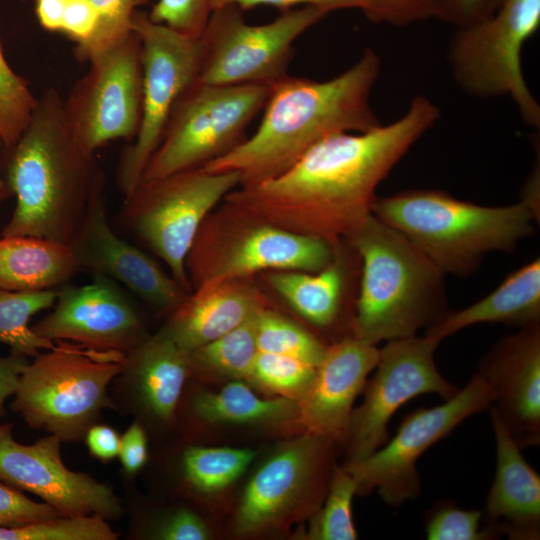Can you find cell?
I'll return each instance as SVG.
<instances>
[{
	"mask_svg": "<svg viewBox=\"0 0 540 540\" xmlns=\"http://www.w3.org/2000/svg\"><path fill=\"white\" fill-rule=\"evenodd\" d=\"M379 357L376 345L353 335L328 344L310 386L298 400L304 432L345 445L353 404Z\"/></svg>",
	"mask_w": 540,
	"mask_h": 540,
	"instance_id": "21",
	"label": "cell"
},
{
	"mask_svg": "<svg viewBox=\"0 0 540 540\" xmlns=\"http://www.w3.org/2000/svg\"><path fill=\"white\" fill-rule=\"evenodd\" d=\"M496 443V470L483 510L484 528L493 540L540 537V477L526 462L497 408L490 407Z\"/></svg>",
	"mask_w": 540,
	"mask_h": 540,
	"instance_id": "22",
	"label": "cell"
},
{
	"mask_svg": "<svg viewBox=\"0 0 540 540\" xmlns=\"http://www.w3.org/2000/svg\"><path fill=\"white\" fill-rule=\"evenodd\" d=\"M98 14L87 0H67L61 31L77 45L85 43L94 33Z\"/></svg>",
	"mask_w": 540,
	"mask_h": 540,
	"instance_id": "43",
	"label": "cell"
},
{
	"mask_svg": "<svg viewBox=\"0 0 540 540\" xmlns=\"http://www.w3.org/2000/svg\"><path fill=\"white\" fill-rule=\"evenodd\" d=\"M476 373L490 388L494 406L518 446H538L540 322L499 340L483 357Z\"/></svg>",
	"mask_w": 540,
	"mask_h": 540,
	"instance_id": "20",
	"label": "cell"
},
{
	"mask_svg": "<svg viewBox=\"0 0 540 540\" xmlns=\"http://www.w3.org/2000/svg\"><path fill=\"white\" fill-rule=\"evenodd\" d=\"M258 313L225 335L188 352L190 371L209 380L247 381L258 352Z\"/></svg>",
	"mask_w": 540,
	"mask_h": 540,
	"instance_id": "29",
	"label": "cell"
},
{
	"mask_svg": "<svg viewBox=\"0 0 540 540\" xmlns=\"http://www.w3.org/2000/svg\"><path fill=\"white\" fill-rule=\"evenodd\" d=\"M316 367L298 359L258 351L247 382L294 400H299L310 386Z\"/></svg>",
	"mask_w": 540,
	"mask_h": 540,
	"instance_id": "35",
	"label": "cell"
},
{
	"mask_svg": "<svg viewBox=\"0 0 540 540\" xmlns=\"http://www.w3.org/2000/svg\"><path fill=\"white\" fill-rule=\"evenodd\" d=\"M86 442L91 454L101 460H110L118 456L120 437L108 426H91L87 430Z\"/></svg>",
	"mask_w": 540,
	"mask_h": 540,
	"instance_id": "47",
	"label": "cell"
},
{
	"mask_svg": "<svg viewBox=\"0 0 540 540\" xmlns=\"http://www.w3.org/2000/svg\"><path fill=\"white\" fill-rule=\"evenodd\" d=\"M333 256L328 242L290 232L223 200L201 224L185 267L194 291L262 271L316 273Z\"/></svg>",
	"mask_w": 540,
	"mask_h": 540,
	"instance_id": "6",
	"label": "cell"
},
{
	"mask_svg": "<svg viewBox=\"0 0 540 540\" xmlns=\"http://www.w3.org/2000/svg\"><path fill=\"white\" fill-rule=\"evenodd\" d=\"M245 382L232 380L219 391L198 393L192 402L194 414L211 424L299 425L297 400L261 398Z\"/></svg>",
	"mask_w": 540,
	"mask_h": 540,
	"instance_id": "28",
	"label": "cell"
},
{
	"mask_svg": "<svg viewBox=\"0 0 540 540\" xmlns=\"http://www.w3.org/2000/svg\"><path fill=\"white\" fill-rule=\"evenodd\" d=\"M31 328L54 342L124 353L144 338L134 306L114 280L102 275L86 285L62 286L53 311Z\"/></svg>",
	"mask_w": 540,
	"mask_h": 540,
	"instance_id": "18",
	"label": "cell"
},
{
	"mask_svg": "<svg viewBox=\"0 0 540 540\" xmlns=\"http://www.w3.org/2000/svg\"><path fill=\"white\" fill-rule=\"evenodd\" d=\"M56 435L32 445L15 441L12 424H0V482L33 493L63 516L100 515L105 519L122 514L113 490L88 474L68 469Z\"/></svg>",
	"mask_w": 540,
	"mask_h": 540,
	"instance_id": "17",
	"label": "cell"
},
{
	"mask_svg": "<svg viewBox=\"0 0 540 540\" xmlns=\"http://www.w3.org/2000/svg\"><path fill=\"white\" fill-rule=\"evenodd\" d=\"M349 243L334 246L332 261L316 273L280 270L265 275L271 287L307 322L321 330L340 325L349 276Z\"/></svg>",
	"mask_w": 540,
	"mask_h": 540,
	"instance_id": "25",
	"label": "cell"
},
{
	"mask_svg": "<svg viewBox=\"0 0 540 540\" xmlns=\"http://www.w3.org/2000/svg\"><path fill=\"white\" fill-rule=\"evenodd\" d=\"M256 343L258 351L292 357L314 367L327 347L317 336L267 307L256 318Z\"/></svg>",
	"mask_w": 540,
	"mask_h": 540,
	"instance_id": "33",
	"label": "cell"
},
{
	"mask_svg": "<svg viewBox=\"0 0 540 540\" xmlns=\"http://www.w3.org/2000/svg\"><path fill=\"white\" fill-rule=\"evenodd\" d=\"M539 27L540 0H503L490 17L457 28L447 49L462 91L481 99L509 96L524 123L537 129L540 105L525 81L521 54Z\"/></svg>",
	"mask_w": 540,
	"mask_h": 540,
	"instance_id": "9",
	"label": "cell"
},
{
	"mask_svg": "<svg viewBox=\"0 0 540 540\" xmlns=\"http://www.w3.org/2000/svg\"><path fill=\"white\" fill-rule=\"evenodd\" d=\"M87 1L95 8L98 23L92 36L76 47V56L85 61L129 35L134 13L149 0Z\"/></svg>",
	"mask_w": 540,
	"mask_h": 540,
	"instance_id": "37",
	"label": "cell"
},
{
	"mask_svg": "<svg viewBox=\"0 0 540 540\" xmlns=\"http://www.w3.org/2000/svg\"><path fill=\"white\" fill-rule=\"evenodd\" d=\"M154 536L163 540H207L211 531L197 514L179 509L166 517Z\"/></svg>",
	"mask_w": 540,
	"mask_h": 540,
	"instance_id": "42",
	"label": "cell"
},
{
	"mask_svg": "<svg viewBox=\"0 0 540 540\" xmlns=\"http://www.w3.org/2000/svg\"><path fill=\"white\" fill-rule=\"evenodd\" d=\"M266 307L249 279L225 281L192 291L160 330L190 352L240 326Z\"/></svg>",
	"mask_w": 540,
	"mask_h": 540,
	"instance_id": "23",
	"label": "cell"
},
{
	"mask_svg": "<svg viewBox=\"0 0 540 540\" xmlns=\"http://www.w3.org/2000/svg\"><path fill=\"white\" fill-rule=\"evenodd\" d=\"M132 30L141 44L142 111L138 132L119 161L116 179L124 197L141 182L144 169L158 146L179 96L198 80L199 39L183 36L136 11Z\"/></svg>",
	"mask_w": 540,
	"mask_h": 540,
	"instance_id": "13",
	"label": "cell"
},
{
	"mask_svg": "<svg viewBox=\"0 0 540 540\" xmlns=\"http://www.w3.org/2000/svg\"><path fill=\"white\" fill-rule=\"evenodd\" d=\"M357 484L343 467L335 465L325 499L310 517L305 534L310 540H355L358 537L352 515Z\"/></svg>",
	"mask_w": 540,
	"mask_h": 540,
	"instance_id": "32",
	"label": "cell"
},
{
	"mask_svg": "<svg viewBox=\"0 0 540 540\" xmlns=\"http://www.w3.org/2000/svg\"><path fill=\"white\" fill-rule=\"evenodd\" d=\"M372 213L402 233L444 274L468 276L489 252H511L533 233L536 217L522 200L483 206L431 189L377 197Z\"/></svg>",
	"mask_w": 540,
	"mask_h": 540,
	"instance_id": "5",
	"label": "cell"
},
{
	"mask_svg": "<svg viewBox=\"0 0 540 540\" xmlns=\"http://www.w3.org/2000/svg\"><path fill=\"white\" fill-rule=\"evenodd\" d=\"M118 456L128 473H135L144 466L148 457L147 439L140 424H132L120 438Z\"/></svg>",
	"mask_w": 540,
	"mask_h": 540,
	"instance_id": "46",
	"label": "cell"
},
{
	"mask_svg": "<svg viewBox=\"0 0 540 540\" xmlns=\"http://www.w3.org/2000/svg\"><path fill=\"white\" fill-rule=\"evenodd\" d=\"M8 180L16 207L2 236H34L70 246L105 178L95 152L72 131L64 100L53 87L37 99L12 147Z\"/></svg>",
	"mask_w": 540,
	"mask_h": 540,
	"instance_id": "3",
	"label": "cell"
},
{
	"mask_svg": "<svg viewBox=\"0 0 540 540\" xmlns=\"http://www.w3.org/2000/svg\"><path fill=\"white\" fill-rule=\"evenodd\" d=\"M100 515L59 516L14 527H0V540H116Z\"/></svg>",
	"mask_w": 540,
	"mask_h": 540,
	"instance_id": "34",
	"label": "cell"
},
{
	"mask_svg": "<svg viewBox=\"0 0 540 540\" xmlns=\"http://www.w3.org/2000/svg\"><path fill=\"white\" fill-rule=\"evenodd\" d=\"M360 258L352 335L376 345L416 336L447 312L445 274L373 213L348 239Z\"/></svg>",
	"mask_w": 540,
	"mask_h": 540,
	"instance_id": "4",
	"label": "cell"
},
{
	"mask_svg": "<svg viewBox=\"0 0 540 540\" xmlns=\"http://www.w3.org/2000/svg\"><path fill=\"white\" fill-rule=\"evenodd\" d=\"M365 0H210L211 9L225 5H236L247 10L259 5H268L287 11L294 6L315 5L326 8L330 12L343 9H358L362 11Z\"/></svg>",
	"mask_w": 540,
	"mask_h": 540,
	"instance_id": "45",
	"label": "cell"
},
{
	"mask_svg": "<svg viewBox=\"0 0 540 540\" xmlns=\"http://www.w3.org/2000/svg\"><path fill=\"white\" fill-rule=\"evenodd\" d=\"M424 530L428 540H493L483 525V510H466L444 499L426 512Z\"/></svg>",
	"mask_w": 540,
	"mask_h": 540,
	"instance_id": "38",
	"label": "cell"
},
{
	"mask_svg": "<svg viewBox=\"0 0 540 540\" xmlns=\"http://www.w3.org/2000/svg\"><path fill=\"white\" fill-rule=\"evenodd\" d=\"M440 342L412 336L387 341L380 349L376 371L362 391L364 400L351 415L345 464L358 463L381 448L389 440V420L414 397L437 394L445 401L460 391L437 369L434 353Z\"/></svg>",
	"mask_w": 540,
	"mask_h": 540,
	"instance_id": "15",
	"label": "cell"
},
{
	"mask_svg": "<svg viewBox=\"0 0 540 540\" xmlns=\"http://www.w3.org/2000/svg\"><path fill=\"white\" fill-rule=\"evenodd\" d=\"M126 353L68 341L28 362L11 407L34 428L61 441L77 440L109 405L108 384L124 370Z\"/></svg>",
	"mask_w": 540,
	"mask_h": 540,
	"instance_id": "7",
	"label": "cell"
},
{
	"mask_svg": "<svg viewBox=\"0 0 540 540\" xmlns=\"http://www.w3.org/2000/svg\"><path fill=\"white\" fill-rule=\"evenodd\" d=\"M492 404L490 388L475 373L453 398L409 413L395 436L381 448L358 463L343 465L356 481V494L365 496L376 489L392 507L418 498L421 485L416 463L420 456L465 419Z\"/></svg>",
	"mask_w": 540,
	"mask_h": 540,
	"instance_id": "14",
	"label": "cell"
},
{
	"mask_svg": "<svg viewBox=\"0 0 540 540\" xmlns=\"http://www.w3.org/2000/svg\"><path fill=\"white\" fill-rule=\"evenodd\" d=\"M439 118L440 108L416 95L396 121L329 136L281 174L239 185L223 200L335 246L372 214L379 184Z\"/></svg>",
	"mask_w": 540,
	"mask_h": 540,
	"instance_id": "1",
	"label": "cell"
},
{
	"mask_svg": "<svg viewBox=\"0 0 540 540\" xmlns=\"http://www.w3.org/2000/svg\"><path fill=\"white\" fill-rule=\"evenodd\" d=\"M37 99L7 64L0 48V140L12 148L28 126Z\"/></svg>",
	"mask_w": 540,
	"mask_h": 540,
	"instance_id": "36",
	"label": "cell"
},
{
	"mask_svg": "<svg viewBox=\"0 0 540 540\" xmlns=\"http://www.w3.org/2000/svg\"><path fill=\"white\" fill-rule=\"evenodd\" d=\"M64 109L68 123L90 151L116 139H134L143 92L141 44L133 32L92 56Z\"/></svg>",
	"mask_w": 540,
	"mask_h": 540,
	"instance_id": "16",
	"label": "cell"
},
{
	"mask_svg": "<svg viewBox=\"0 0 540 540\" xmlns=\"http://www.w3.org/2000/svg\"><path fill=\"white\" fill-rule=\"evenodd\" d=\"M444 5L445 0H365L361 12L370 22L405 27L440 20Z\"/></svg>",
	"mask_w": 540,
	"mask_h": 540,
	"instance_id": "39",
	"label": "cell"
},
{
	"mask_svg": "<svg viewBox=\"0 0 540 540\" xmlns=\"http://www.w3.org/2000/svg\"><path fill=\"white\" fill-rule=\"evenodd\" d=\"M103 192L104 187L94 195L70 245L80 269L110 278L152 306L172 312L189 293L150 256L114 232L107 220Z\"/></svg>",
	"mask_w": 540,
	"mask_h": 540,
	"instance_id": "19",
	"label": "cell"
},
{
	"mask_svg": "<svg viewBox=\"0 0 540 540\" xmlns=\"http://www.w3.org/2000/svg\"><path fill=\"white\" fill-rule=\"evenodd\" d=\"M255 456L248 448L191 446L183 453L184 476L196 491L216 493L239 478Z\"/></svg>",
	"mask_w": 540,
	"mask_h": 540,
	"instance_id": "31",
	"label": "cell"
},
{
	"mask_svg": "<svg viewBox=\"0 0 540 540\" xmlns=\"http://www.w3.org/2000/svg\"><path fill=\"white\" fill-rule=\"evenodd\" d=\"M67 0H36V15L41 26L49 31H61Z\"/></svg>",
	"mask_w": 540,
	"mask_h": 540,
	"instance_id": "49",
	"label": "cell"
},
{
	"mask_svg": "<svg viewBox=\"0 0 540 540\" xmlns=\"http://www.w3.org/2000/svg\"><path fill=\"white\" fill-rule=\"evenodd\" d=\"M63 516L53 506L38 503L21 490L0 482V527H14Z\"/></svg>",
	"mask_w": 540,
	"mask_h": 540,
	"instance_id": "41",
	"label": "cell"
},
{
	"mask_svg": "<svg viewBox=\"0 0 540 540\" xmlns=\"http://www.w3.org/2000/svg\"><path fill=\"white\" fill-rule=\"evenodd\" d=\"M239 184L235 172L202 168L141 181L125 197L122 217L166 263L173 279L191 293L187 254L205 218Z\"/></svg>",
	"mask_w": 540,
	"mask_h": 540,
	"instance_id": "11",
	"label": "cell"
},
{
	"mask_svg": "<svg viewBox=\"0 0 540 540\" xmlns=\"http://www.w3.org/2000/svg\"><path fill=\"white\" fill-rule=\"evenodd\" d=\"M69 245L34 236L0 239V288L10 291L57 289L79 272Z\"/></svg>",
	"mask_w": 540,
	"mask_h": 540,
	"instance_id": "27",
	"label": "cell"
},
{
	"mask_svg": "<svg viewBox=\"0 0 540 540\" xmlns=\"http://www.w3.org/2000/svg\"><path fill=\"white\" fill-rule=\"evenodd\" d=\"M58 289L10 291L0 288V343L13 354L35 357L55 342L39 336L29 327L31 317L54 305Z\"/></svg>",
	"mask_w": 540,
	"mask_h": 540,
	"instance_id": "30",
	"label": "cell"
},
{
	"mask_svg": "<svg viewBox=\"0 0 540 540\" xmlns=\"http://www.w3.org/2000/svg\"><path fill=\"white\" fill-rule=\"evenodd\" d=\"M210 0H158L148 14L151 21L199 39L211 14Z\"/></svg>",
	"mask_w": 540,
	"mask_h": 540,
	"instance_id": "40",
	"label": "cell"
},
{
	"mask_svg": "<svg viewBox=\"0 0 540 540\" xmlns=\"http://www.w3.org/2000/svg\"><path fill=\"white\" fill-rule=\"evenodd\" d=\"M381 59L368 47L341 74L314 81L287 75L271 85L256 132L227 154L201 167L235 172L245 185L273 178L311 147L339 133H361L381 125L370 98Z\"/></svg>",
	"mask_w": 540,
	"mask_h": 540,
	"instance_id": "2",
	"label": "cell"
},
{
	"mask_svg": "<svg viewBox=\"0 0 540 540\" xmlns=\"http://www.w3.org/2000/svg\"><path fill=\"white\" fill-rule=\"evenodd\" d=\"M329 13L326 8L305 5L283 11L269 23L250 25L236 5L213 9L199 38L197 81L214 85L275 84L288 75L295 41Z\"/></svg>",
	"mask_w": 540,
	"mask_h": 540,
	"instance_id": "10",
	"label": "cell"
},
{
	"mask_svg": "<svg viewBox=\"0 0 540 540\" xmlns=\"http://www.w3.org/2000/svg\"><path fill=\"white\" fill-rule=\"evenodd\" d=\"M4 194H5V185L0 179V200L3 198Z\"/></svg>",
	"mask_w": 540,
	"mask_h": 540,
	"instance_id": "50",
	"label": "cell"
},
{
	"mask_svg": "<svg viewBox=\"0 0 540 540\" xmlns=\"http://www.w3.org/2000/svg\"><path fill=\"white\" fill-rule=\"evenodd\" d=\"M540 322V260L523 265L490 294L457 311H448L425 335L444 338L478 323H503L520 328Z\"/></svg>",
	"mask_w": 540,
	"mask_h": 540,
	"instance_id": "24",
	"label": "cell"
},
{
	"mask_svg": "<svg viewBox=\"0 0 540 540\" xmlns=\"http://www.w3.org/2000/svg\"><path fill=\"white\" fill-rule=\"evenodd\" d=\"M27 364L22 355L0 357V418L3 414L4 402L9 396L15 394L20 376Z\"/></svg>",
	"mask_w": 540,
	"mask_h": 540,
	"instance_id": "48",
	"label": "cell"
},
{
	"mask_svg": "<svg viewBox=\"0 0 540 540\" xmlns=\"http://www.w3.org/2000/svg\"><path fill=\"white\" fill-rule=\"evenodd\" d=\"M124 369L146 410L159 420H170L190 372L188 352L159 331L128 351Z\"/></svg>",
	"mask_w": 540,
	"mask_h": 540,
	"instance_id": "26",
	"label": "cell"
},
{
	"mask_svg": "<svg viewBox=\"0 0 540 540\" xmlns=\"http://www.w3.org/2000/svg\"><path fill=\"white\" fill-rule=\"evenodd\" d=\"M270 91L269 85L194 82L175 102L141 181L201 168L230 152L246 139Z\"/></svg>",
	"mask_w": 540,
	"mask_h": 540,
	"instance_id": "8",
	"label": "cell"
},
{
	"mask_svg": "<svg viewBox=\"0 0 540 540\" xmlns=\"http://www.w3.org/2000/svg\"><path fill=\"white\" fill-rule=\"evenodd\" d=\"M336 445L307 432L281 444L249 479L235 513L234 532L268 534L310 518L325 499Z\"/></svg>",
	"mask_w": 540,
	"mask_h": 540,
	"instance_id": "12",
	"label": "cell"
},
{
	"mask_svg": "<svg viewBox=\"0 0 540 540\" xmlns=\"http://www.w3.org/2000/svg\"><path fill=\"white\" fill-rule=\"evenodd\" d=\"M503 0H445L440 20L464 27L490 17Z\"/></svg>",
	"mask_w": 540,
	"mask_h": 540,
	"instance_id": "44",
	"label": "cell"
}]
</instances>
